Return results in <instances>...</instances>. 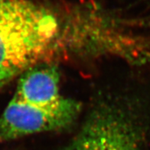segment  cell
<instances>
[{
	"instance_id": "cell-1",
	"label": "cell",
	"mask_w": 150,
	"mask_h": 150,
	"mask_svg": "<svg viewBox=\"0 0 150 150\" xmlns=\"http://www.w3.org/2000/svg\"><path fill=\"white\" fill-rule=\"evenodd\" d=\"M63 26L52 10L32 0H0V81L8 83L45 62Z\"/></svg>"
},
{
	"instance_id": "cell-3",
	"label": "cell",
	"mask_w": 150,
	"mask_h": 150,
	"mask_svg": "<svg viewBox=\"0 0 150 150\" xmlns=\"http://www.w3.org/2000/svg\"><path fill=\"white\" fill-rule=\"evenodd\" d=\"M81 104L64 98L54 107L28 104L13 97L0 117V143L28 135L68 128L77 120Z\"/></svg>"
},
{
	"instance_id": "cell-5",
	"label": "cell",
	"mask_w": 150,
	"mask_h": 150,
	"mask_svg": "<svg viewBox=\"0 0 150 150\" xmlns=\"http://www.w3.org/2000/svg\"><path fill=\"white\" fill-rule=\"evenodd\" d=\"M6 83H6V82H2V81H0V90H1V88H2V87H3L4 85H6Z\"/></svg>"
},
{
	"instance_id": "cell-4",
	"label": "cell",
	"mask_w": 150,
	"mask_h": 150,
	"mask_svg": "<svg viewBox=\"0 0 150 150\" xmlns=\"http://www.w3.org/2000/svg\"><path fill=\"white\" fill-rule=\"evenodd\" d=\"M59 83L57 66L38 64L22 74L14 97L36 107H56L64 98L60 94Z\"/></svg>"
},
{
	"instance_id": "cell-2",
	"label": "cell",
	"mask_w": 150,
	"mask_h": 150,
	"mask_svg": "<svg viewBox=\"0 0 150 150\" xmlns=\"http://www.w3.org/2000/svg\"><path fill=\"white\" fill-rule=\"evenodd\" d=\"M143 125L136 114L104 103L88 116L74 138L62 150H140Z\"/></svg>"
}]
</instances>
